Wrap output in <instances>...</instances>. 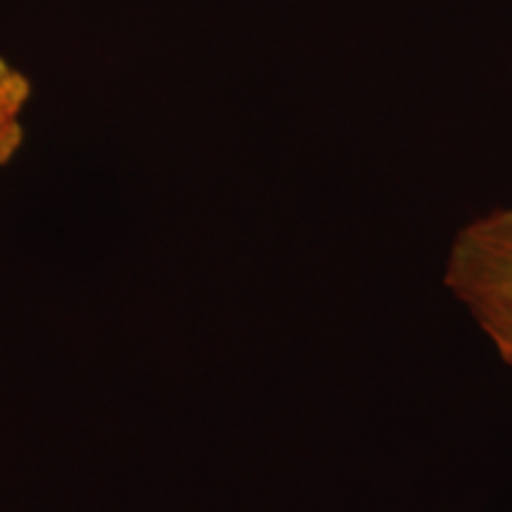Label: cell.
I'll use <instances>...</instances> for the list:
<instances>
[{
    "label": "cell",
    "mask_w": 512,
    "mask_h": 512,
    "mask_svg": "<svg viewBox=\"0 0 512 512\" xmlns=\"http://www.w3.org/2000/svg\"><path fill=\"white\" fill-rule=\"evenodd\" d=\"M444 285L470 313H512V207L489 211L458 230Z\"/></svg>",
    "instance_id": "cell-1"
},
{
    "label": "cell",
    "mask_w": 512,
    "mask_h": 512,
    "mask_svg": "<svg viewBox=\"0 0 512 512\" xmlns=\"http://www.w3.org/2000/svg\"><path fill=\"white\" fill-rule=\"evenodd\" d=\"M31 100V81L15 64L0 57V166H8L24 145V110Z\"/></svg>",
    "instance_id": "cell-2"
},
{
    "label": "cell",
    "mask_w": 512,
    "mask_h": 512,
    "mask_svg": "<svg viewBox=\"0 0 512 512\" xmlns=\"http://www.w3.org/2000/svg\"><path fill=\"white\" fill-rule=\"evenodd\" d=\"M477 325L486 337L491 339L498 356L512 368V313L510 311H491V313H472Z\"/></svg>",
    "instance_id": "cell-3"
}]
</instances>
